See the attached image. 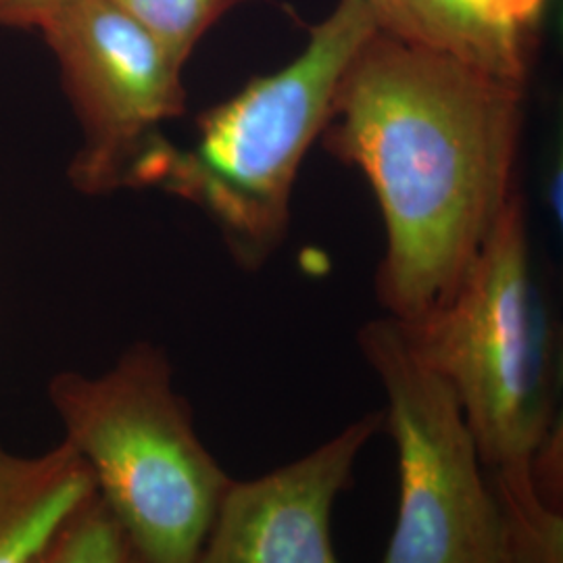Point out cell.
Masks as SVG:
<instances>
[{
  "instance_id": "cell-1",
  "label": "cell",
  "mask_w": 563,
  "mask_h": 563,
  "mask_svg": "<svg viewBox=\"0 0 563 563\" xmlns=\"http://www.w3.org/2000/svg\"><path fill=\"white\" fill-rule=\"evenodd\" d=\"M523 95L526 84L378 30L349 63L320 142L376 195L388 318L441 307L520 192Z\"/></svg>"
},
{
  "instance_id": "cell-2",
  "label": "cell",
  "mask_w": 563,
  "mask_h": 563,
  "mask_svg": "<svg viewBox=\"0 0 563 563\" xmlns=\"http://www.w3.org/2000/svg\"><path fill=\"white\" fill-rule=\"evenodd\" d=\"M383 386L397 449L399 507L383 563H563V507L530 470H490L443 378L384 316L357 332Z\"/></svg>"
},
{
  "instance_id": "cell-3",
  "label": "cell",
  "mask_w": 563,
  "mask_h": 563,
  "mask_svg": "<svg viewBox=\"0 0 563 563\" xmlns=\"http://www.w3.org/2000/svg\"><path fill=\"white\" fill-rule=\"evenodd\" d=\"M374 32L362 0H339L288 65L202 113L190 148L169 142L142 186L201 207L234 262L262 269L288 236L295 181L322 136L342 76Z\"/></svg>"
},
{
  "instance_id": "cell-4",
  "label": "cell",
  "mask_w": 563,
  "mask_h": 563,
  "mask_svg": "<svg viewBox=\"0 0 563 563\" xmlns=\"http://www.w3.org/2000/svg\"><path fill=\"white\" fill-rule=\"evenodd\" d=\"M48 395L63 441L88 463L144 562H197L230 476L202 443L162 349L134 344L101 376L59 374Z\"/></svg>"
},
{
  "instance_id": "cell-5",
  "label": "cell",
  "mask_w": 563,
  "mask_h": 563,
  "mask_svg": "<svg viewBox=\"0 0 563 563\" xmlns=\"http://www.w3.org/2000/svg\"><path fill=\"white\" fill-rule=\"evenodd\" d=\"M399 325L455 393L484 465L530 470L562 418L522 192L505 207L455 292L422 320Z\"/></svg>"
},
{
  "instance_id": "cell-6",
  "label": "cell",
  "mask_w": 563,
  "mask_h": 563,
  "mask_svg": "<svg viewBox=\"0 0 563 563\" xmlns=\"http://www.w3.org/2000/svg\"><path fill=\"white\" fill-rule=\"evenodd\" d=\"M59 60L81 128L69 176L86 195L141 186L186 109L181 69L159 41L111 0H55L34 23Z\"/></svg>"
},
{
  "instance_id": "cell-7",
  "label": "cell",
  "mask_w": 563,
  "mask_h": 563,
  "mask_svg": "<svg viewBox=\"0 0 563 563\" xmlns=\"http://www.w3.org/2000/svg\"><path fill=\"white\" fill-rule=\"evenodd\" d=\"M378 432L383 411H369L295 462L230 478L195 563H341L332 509Z\"/></svg>"
},
{
  "instance_id": "cell-8",
  "label": "cell",
  "mask_w": 563,
  "mask_h": 563,
  "mask_svg": "<svg viewBox=\"0 0 563 563\" xmlns=\"http://www.w3.org/2000/svg\"><path fill=\"white\" fill-rule=\"evenodd\" d=\"M376 30L434 48L526 84L534 44L509 18L505 0H362Z\"/></svg>"
},
{
  "instance_id": "cell-9",
  "label": "cell",
  "mask_w": 563,
  "mask_h": 563,
  "mask_svg": "<svg viewBox=\"0 0 563 563\" xmlns=\"http://www.w3.org/2000/svg\"><path fill=\"white\" fill-rule=\"evenodd\" d=\"M97 495L69 443L27 457L0 446V563H38L71 516Z\"/></svg>"
},
{
  "instance_id": "cell-10",
  "label": "cell",
  "mask_w": 563,
  "mask_h": 563,
  "mask_svg": "<svg viewBox=\"0 0 563 563\" xmlns=\"http://www.w3.org/2000/svg\"><path fill=\"white\" fill-rule=\"evenodd\" d=\"M146 27L169 57L186 67L202 36L251 0H111Z\"/></svg>"
},
{
  "instance_id": "cell-11",
  "label": "cell",
  "mask_w": 563,
  "mask_h": 563,
  "mask_svg": "<svg viewBox=\"0 0 563 563\" xmlns=\"http://www.w3.org/2000/svg\"><path fill=\"white\" fill-rule=\"evenodd\" d=\"M38 563H146L99 493L81 505Z\"/></svg>"
},
{
  "instance_id": "cell-12",
  "label": "cell",
  "mask_w": 563,
  "mask_h": 563,
  "mask_svg": "<svg viewBox=\"0 0 563 563\" xmlns=\"http://www.w3.org/2000/svg\"><path fill=\"white\" fill-rule=\"evenodd\" d=\"M505 7L509 11V18L516 23V27L532 44H537L539 27L543 23L547 0H505Z\"/></svg>"
},
{
  "instance_id": "cell-13",
  "label": "cell",
  "mask_w": 563,
  "mask_h": 563,
  "mask_svg": "<svg viewBox=\"0 0 563 563\" xmlns=\"http://www.w3.org/2000/svg\"><path fill=\"white\" fill-rule=\"evenodd\" d=\"M55 0H0V25L34 27Z\"/></svg>"
}]
</instances>
